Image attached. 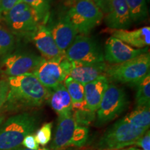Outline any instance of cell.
Returning a JSON list of instances; mask_svg holds the SVG:
<instances>
[{"mask_svg":"<svg viewBox=\"0 0 150 150\" xmlns=\"http://www.w3.org/2000/svg\"><path fill=\"white\" fill-rule=\"evenodd\" d=\"M7 81L9 90L4 106L8 110L41 106L51 94L32 73L8 77Z\"/></svg>","mask_w":150,"mask_h":150,"instance_id":"cell-1","label":"cell"},{"mask_svg":"<svg viewBox=\"0 0 150 150\" xmlns=\"http://www.w3.org/2000/svg\"><path fill=\"white\" fill-rule=\"evenodd\" d=\"M22 145L27 149H37L39 148V145L35 140V136L32 134L27 135L24 138L23 141L22 142Z\"/></svg>","mask_w":150,"mask_h":150,"instance_id":"cell-30","label":"cell"},{"mask_svg":"<svg viewBox=\"0 0 150 150\" xmlns=\"http://www.w3.org/2000/svg\"><path fill=\"white\" fill-rule=\"evenodd\" d=\"M72 115L78 125L86 127L90 125L95 117V112L91 111L88 108L72 111Z\"/></svg>","mask_w":150,"mask_h":150,"instance_id":"cell-26","label":"cell"},{"mask_svg":"<svg viewBox=\"0 0 150 150\" xmlns=\"http://www.w3.org/2000/svg\"><path fill=\"white\" fill-rule=\"evenodd\" d=\"M78 125L74 120L72 113L59 116L55 135L50 147L52 150H61L72 145Z\"/></svg>","mask_w":150,"mask_h":150,"instance_id":"cell-13","label":"cell"},{"mask_svg":"<svg viewBox=\"0 0 150 150\" xmlns=\"http://www.w3.org/2000/svg\"><path fill=\"white\" fill-rule=\"evenodd\" d=\"M104 21L108 28L114 30L130 28L132 21L129 16L126 0H110Z\"/></svg>","mask_w":150,"mask_h":150,"instance_id":"cell-16","label":"cell"},{"mask_svg":"<svg viewBox=\"0 0 150 150\" xmlns=\"http://www.w3.org/2000/svg\"><path fill=\"white\" fill-rule=\"evenodd\" d=\"M44 58L34 54H8L3 59L1 66L8 77H13L32 73L43 61Z\"/></svg>","mask_w":150,"mask_h":150,"instance_id":"cell-10","label":"cell"},{"mask_svg":"<svg viewBox=\"0 0 150 150\" xmlns=\"http://www.w3.org/2000/svg\"><path fill=\"white\" fill-rule=\"evenodd\" d=\"M117 150H129V148L128 149H117Z\"/></svg>","mask_w":150,"mask_h":150,"instance_id":"cell-35","label":"cell"},{"mask_svg":"<svg viewBox=\"0 0 150 150\" xmlns=\"http://www.w3.org/2000/svg\"><path fill=\"white\" fill-rule=\"evenodd\" d=\"M123 119L137 128L148 130L150 125L149 106L136 107V109L124 117Z\"/></svg>","mask_w":150,"mask_h":150,"instance_id":"cell-21","label":"cell"},{"mask_svg":"<svg viewBox=\"0 0 150 150\" xmlns=\"http://www.w3.org/2000/svg\"><path fill=\"white\" fill-rule=\"evenodd\" d=\"M52 123H45L37 131L35 135V140L38 145L45 146L47 145L52 139Z\"/></svg>","mask_w":150,"mask_h":150,"instance_id":"cell-27","label":"cell"},{"mask_svg":"<svg viewBox=\"0 0 150 150\" xmlns=\"http://www.w3.org/2000/svg\"><path fill=\"white\" fill-rule=\"evenodd\" d=\"M15 46L13 34L0 25V56L8 55Z\"/></svg>","mask_w":150,"mask_h":150,"instance_id":"cell-25","label":"cell"},{"mask_svg":"<svg viewBox=\"0 0 150 150\" xmlns=\"http://www.w3.org/2000/svg\"><path fill=\"white\" fill-rule=\"evenodd\" d=\"M64 85L72 100V111L87 108L84 96L83 85L70 76H67L65 79Z\"/></svg>","mask_w":150,"mask_h":150,"instance_id":"cell-20","label":"cell"},{"mask_svg":"<svg viewBox=\"0 0 150 150\" xmlns=\"http://www.w3.org/2000/svg\"><path fill=\"white\" fill-rule=\"evenodd\" d=\"M1 0H0V3H1Z\"/></svg>","mask_w":150,"mask_h":150,"instance_id":"cell-36","label":"cell"},{"mask_svg":"<svg viewBox=\"0 0 150 150\" xmlns=\"http://www.w3.org/2000/svg\"><path fill=\"white\" fill-rule=\"evenodd\" d=\"M129 99L125 91L113 83L108 84L97 110L96 124L100 127L106 125L127 109Z\"/></svg>","mask_w":150,"mask_h":150,"instance_id":"cell-7","label":"cell"},{"mask_svg":"<svg viewBox=\"0 0 150 150\" xmlns=\"http://www.w3.org/2000/svg\"><path fill=\"white\" fill-rule=\"evenodd\" d=\"M34 9L40 19V23L45 22L50 14L52 0H22Z\"/></svg>","mask_w":150,"mask_h":150,"instance_id":"cell-24","label":"cell"},{"mask_svg":"<svg viewBox=\"0 0 150 150\" xmlns=\"http://www.w3.org/2000/svg\"><path fill=\"white\" fill-rule=\"evenodd\" d=\"M147 131L137 128L122 118L106 131L99 140L97 147L101 150L124 149L136 145L137 140Z\"/></svg>","mask_w":150,"mask_h":150,"instance_id":"cell-3","label":"cell"},{"mask_svg":"<svg viewBox=\"0 0 150 150\" xmlns=\"http://www.w3.org/2000/svg\"><path fill=\"white\" fill-rule=\"evenodd\" d=\"M148 52V48L135 49L117 38L110 37L105 44L104 58L110 64H120Z\"/></svg>","mask_w":150,"mask_h":150,"instance_id":"cell-11","label":"cell"},{"mask_svg":"<svg viewBox=\"0 0 150 150\" xmlns=\"http://www.w3.org/2000/svg\"><path fill=\"white\" fill-rule=\"evenodd\" d=\"M4 18L10 32L24 38L32 39L38 27L41 24L34 9L23 1L15 6Z\"/></svg>","mask_w":150,"mask_h":150,"instance_id":"cell-5","label":"cell"},{"mask_svg":"<svg viewBox=\"0 0 150 150\" xmlns=\"http://www.w3.org/2000/svg\"><path fill=\"white\" fill-rule=\"evenodd\" d=\"M112 36L117 38L131 47L138 49L147 47L150 45V27H144L132 31L115 30Z\"/></svg>","mask_w":150,"mask_h":150,"instance_id":"cell-18","label":"cell"},{"mask_svg":"<svg viewBox=\"0 0 150 150\" xmlns=\"http://www.w3.org/2000/svg\"><path fill=\"white\" fill-rule=\"evenodd\" d=\"M31 40L47 61H61L65 59V52L58 47L50 30L44 24H39Z\"/></svg>","mask_w":150,"mask_h":150,"instance_id":"cell-12","label":"cell"},{"mask_svg":"<svg viewBox=\"0 0 150 150\" xmlns=\"http://www.w3.org/2000/svg\"><path fill=\"white\" fill-rule=\"evenodd\" d=\"M108 84V78L102 76L83 86L86 106L91 111L95 112L98 109Z\"/></svg>","mask_w":150,"mask_h":150,"instance_id":"cell-17","label":"cell"},{"mask_svg":"<svg viewBox=\"0 0 150 150\" xmlns=\"http://www.w3.org/2000/svg\"><path fill=\"white\" fill-rule=\"evenodd\" d=\"M15 150H50V149H48V148H46V147H42V148H40L39 147L38 149H27V148H20L19 147L18 149H15Z\"/></svg>","mask_w":150,"mask_h":150,"instance_id":"cell-32","label":"cell"},{"mask_svg":"<svg viewBox=\"0 0 150 150\" xmlns=\"http://www.w3.org/2000/svg\"><path fill=\"white\" fill-rule=\"evenodd\" d=\"M4 117L3 115H0V125H1V124H2L3 121H4Z\"/></svg>","mask_w":150,"mask_h":150,"instance_id":"cell-33","label":"cell"},{"mask_svg":"<svg viewBox=\"0 0 150 150\" xmlns=\"http://www.w3.org/2000/svg\"><path fill=\"white\" fill-rule=\"evenodd\" d=\"M71 68V62L63 59L61 61L45 60L33 74L46 88L50 91L64 81Z\"/></svg>","mask_w":150,"mask_h":150,"instance_id":"cell-9","label":"cell"},{"mask_svg":"<svg viewBox=\"0 0 150 150\" xmlns=\"http://www.w3.org/2000/svg\"><path fill=\"white\" fill-rule=\"evenodd\" d=\"M36 114L25 112L9 117L0 127V150H15L22 145L24 138L37 129Z\"/></svg>","mask_w":150,"mask_h":150,"instance_id":"cell-2","label":"cell"},{"mask_svg":"<svg viewBox=\"0 0 150 150\" xmlns=\"http://www.w3.org/2000/svg\"><path fill=\"white\" fill-rule=\"evenodd\" d=\"M136 145L139 146L143 150H150V133L147 130L140 138L137 140Z\"/></svg>","mask_w":150,"mask_h":150,"instance_id":"cell-31","label":"cell"},{"mask_svg":"<svg viewBox=\"0 0 150 150\" xmlns=\"http://www.w3.org/2000/svg\"><path fill=\"white\" fill-rule=\"evenodd\" d=\"M66 16L81 34H88L102 22L104 13L93 0H76Z\"/></svg>","mask_w":150,"mask_h":150,"instance_id":"cell-6","label":"cell"},{"mask_svg":"<svg viewBox=\"0 0 150 150\" xmlns=\"http://www.w3.org/2000/svg\"><path fill=\"white\" fill-rule=\"evenodd\" d=\"M107 66L104 62L98 63H86L71 62V68L68 76L85 85L102 76H105Z\"/></svg>","mask_w":150,"mask_h":150,"instance_id":"cell-15","label":"cell"},{"mask_svg":"<svg viewBox=\"0 0 150 150\" xmlns=\"http://www.w3.org/2000/svg\"><path fill=\"white\" fill-rule=\"evenodd\" d=\"M47 28L58 47L63 52H65L77 36V31L66 15L59 20L52 22Z\"/></svg>","mask_w":150,"mask_h":150,"instance_id":"cell-14","label":"cell"},{"mask_svg":"<svg viewBox=\"0 0 150 150\" xmlns=\"http://www.w3.org/2000/svg\"><path fill=\"white\" fill-rule=\"evenodd\" d=\"M67 61L86 63L104 62V54L96 41L86 35H77L71 45L65 50Z\"/></svg>","mask_w":150,"mask_h":150,"instance_id":"cell-8","label":"cell"},{"mask_svg":"<svg viewBox=\"0 0 150 150\" xmlns=\"http://www.w3.org/2000/svg\"><path fill=\"white\" fill-rule=\"evenodd\" d=\"M9 86L8 81L0 80V108L4 105L8 96Z\"/></svg>","mask_w":150,"mask_h":150,"instance_id":"cell-29","label":"cell"},{"mask_svg":"<svg viewBox=\"0 0 150 150\" xmlns=\"http://www.w3.org/2000/svg\"><path fill=\"white\" fill-rule=\"evenodd\" d=\"M129 150H143V149H138V148H136V147H130V148H129Z\"/></svg>","mask_w":150,"mask_h":150,"instance_id":"cell-34","label":"cell"},{"mask_svg":"<svg viewBox=\"0 0 150 150\" xmlns=\"http://www.w3.org/2000/svg\"><path fill=\"white\" fill-rule=\"evenodd\" d=\"M137 86L136 95V107L149 106L150 103V76L148 74Z\"/></svg>","mask_w":150,"mask_h":150,"instance_id":"cell-23","label":"cell"},{"mask_svg":"<svg viewBox=\"0 0 150 150\" xmlns=\"http://www.w3.org/2000/svg\"><path fill=\"white\" fill-rule=\"evenodd\" d=\"M47 101L52 109L59 116L72 113V100L64 83L59 84L52 90Z\"/></svg>","mask_w":150,"mask_h":150,"instance_id":"cell-19","label":"cell"},{"mask_svg":"<svg viewBox=\"0 0 150 150\" xmlns=\"http://www.w3.org/2000/svg\"><path fill=\"white\" fill-rule=\"evenodd\" d=\"M22 1V0H1L0 3V17L4 16L11 8Z\"/></svg>","mask_w":150,"mask_h":150,"instance_id":"cell-28","label":"cell"},{"mask_svg":"<svg viewBox=\"0 0 150 150\" xmlns=\"http://www.w3.org/2000/svg\"><path fill=\"white\" fill-rule=\"evenodd\" d=\"M131 21L140 23L145 20L148 15L146 0H126Z\"/></svg>","mask_w":150,"mask_h":150,"instance_id":"cell-22","label":"cell"},{"mask_svg":"<svg viewBox=\"0 0 150 150\" xmlns=\"http://www.w3.org/2000/svg\"><path fill=\"white\" fill-rule=\"evenodd\" d=\"M150 54H142L125 63L107 67L106 75L122 83L137 86L149 74Z\"/></svg>","mask_w":150,"mask_h":150,"instance_id":"cell-4","label":"cell"}]
</instances>
